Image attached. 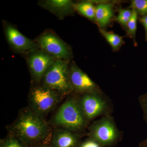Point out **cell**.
<instances>
[{
	"label": "cell",
	"instance_id": "1",
	"mask_svg": "<svg viewBox=\"0 0 147 147\" xmlns=\"http://www.w3.org/2000/svg\"><path fill=\"white\" fill-rule=\"evenodd\" d=\"M7 127L8 134L19 139L28 147L49 140L53 131L50 124L29 107L20 110L16 120Z\"/></svg>",
	"mask_w": 147,
	"mask_h": 147
},
{
	"label": "cell",
	"instance_id": "2",
	"mask_svg": "<svg viewBox=\"0 0 147 147\" xmlns=\"http://www.w3.org/2000/svg\"><path fill=\"white\" fill-rule=\"evenodd\" d=\"M87 120L82 112L78 99L70 98L62 104L50 124L55 127L78 132L86 126Z\"/></svg>",
	"mask_w": 147,
	"mask_h": 147
},
{
	"label": "cell",
	"instance_id": "3",
	"mask_svg": "<svg viewBox=\"0 0 147 147\" xmlns=\"http://www.w3.org/2000/svg\"><path fill=\"white\" fill-rule=\"evenodd\" d=\"M65 96L42 85L32 88L28 96L29 107L44 118L62 100Z\"/></svg>",
	"mask_w": 147,
	"mask_h": 147
},
{
	"label": "cell",
	"instance_id": "4",
	"mask_svg": "<svg viewBox=\"0 0 147 147\" xmlns=\"http://www.w3.org/2000/svg\"><path fill=\"white\" fill-rule=\"evenodd\" d=\"M69 61L56 60L42 77V85L64 96L74 91L69 76Z\"/></svg>",
	"mask_w": 147,
	"mask_h": 147
},
{
	"label": "cell",
	"instance_id": "5",
	"mask_svg": "<svg viewBox=\"0 0 147 147\" xmlns=\"http://www.w3.org/2000/svg\"><path fill=\"white\" fill-rule=\"evenodd\" d=\"M38 44L42 51L56 59L69 60L72 56L70 47L57 35L45 32L38 37Z\"/></svg>",
	"mask_w": 147,
	"mask_h": 147
},
{
	"label": "cell",
	"instance_id": "6",
	"mask_svg": "<svg viewBox=\"0 0 147 147\" xmlns=\"http://www.w3.org/2000/svg\"><path fill=\"white\" fill-rule=\"evenodd\" d=\"M89 130L91 139L102 145L111 144L117 137L115 126L113 121L107 118L94 123Z\"/></svg>",
	"mask_w": 147,
	"mask_h": 147
},
{
	"label": "cell",
	"instance_id": "7",
	"mask_svg": "<svg viewBox=\"0 0 147 147\" xmlns=\"http://www.w3.org/2000/svg\"><path fill=\"white\" fill-rule=\"evenodd\" d=\"M69 76L74 91L84 94L95 92L96 86L94 82L74 62L69 67Z\"/></svg>",
	"mask_w": 147,
	"mask_h": 147
},
{
	"label": "cell",
	"instance_id": "8",
	"mask_svg": "<svg viewBox=\"0 0 147 147\" xmlns=\"http://www.w3.org/2000/svg\"><path fill=\"white\" fill-rule=\"evenodd\" d=\"M56 60L43 51L35 52L30 56L29 66L35 82L39 83L41 81L47 69Z\"/></svg>",
	"mask_w": 147,
	"mask_h": 147
},
{
	"label": "cell",
	"instance_id": "9",
	"mask_svg": "<svg viewBox=\"0 0 147 147\" xmlns=\"http://www.w3.org/2000/svg\"><path fill=\"white\" fill-rule=\"evenodd\" d=\"M4 26L7 39L14 50L21 53H28L36 50V44L21 34L16 28L9 24Z\"/></svg>",
	"mask_w": 147,
	"mask_h": 147
},
{
	"label": "cell",
	"instance_id": "10",
	"mask_svg": "<svg viewBox=\"0 0 147 147\" xmlns=\"http://www.w3.org/2000/svg\"><path fill=\"white\" fill-rule=\"evenodd\" d=\"M78 100L87 120L100 115L105 110L106 105L105 101L95 93L84 94Z\"/></svg>",
	"mask_w": 147,
	"mask_h": 147
},
{
	"label": "cell",
	"instance_id": "11",
	"mask_svg": "<svg viewBox=\"0 0 147 147\" xmlns=\"http://www.w3.org/2000/svg\"><path fill=\"white\" fill-rule=\"evenodd\" d=\"M77 132L60 127L52 131L50 144L52 147H78L80 146V135Z\"/></svg>",
	"mask_w": 147,
	"mask_h": 147
},
{
	"label": "cell",
	"instance_id": "12",
	"mask_svg": "<svg viewBox=\"0 0 147 147\" xmlns=\"http://www.w3.org/2000/svg\"><path fill=\"white\" fill-rule=\"evenodd\" d=\"M39 5L54 13L61 19L73 13L74 9H75L73 2L69 0L41 1Z\"/></svg>",
	"mask_w": 147,
	"mask_h": 147
},
{
	"label": "cell",
	"instance_id": "13",
	"mask_svg": "<svg viewBox=\"0 0 147 147\" xmlns=\"http://www.w3.org/2000/svg\"><path fill=\"white\" fill-rule=\"evenodd\" d=\"M113 13V5L110 3H100L96 6L95 18L100 29H104L110 24Z\"/></svg>",
	"mask_w": 147,
	"mask_h": 147
},
{
	"label": "cell",
	"instance_id": "14",
	"mask_svg": "<svg viewBox=\"0 0 147 147\" xmlns=\"http://www.w3.org/2000/svg\"><path fill=\"white\" fill-rule=\"evenodd\" d=\"M100 31L114 51L119 50L123 45L124 41L122 37L113 32L106 31L104 29H100Z\"/></svg>",
	"mask_w": 147,
	"mask_h": 147
},
{
	"label": "cell",
	"instance_id": "15",
	"mask_svg": "<svg viewBox=\"0 0 147 147\" xmlns=\"http://www.w3.org/2000/svg\"><path fill=\"white\" fill-rule=\"evenodd\" d=\"M74 8L83 16L95 21V6L90 2H84L74 5Z\"/></svg>",
	"mask_w": 147,
	"mask_h": 147
},
{
	"label": "cell",
	"instance_id": "16",
	"mask_svg": "<svg viewBox=\"0 0 147 147\" xmlns=\"http://www.w3.org/2000/svg\"><path fill=\"white\" fill-rule=\"evenodd\" d=\"M0 147H28L16 137L8 134L7 137L1 140Z\"/></svg>",
	"mask_w": 147,
	"mask_h": 147
},
{
	"label": "cell",
	"instance_id": "17",
	"mask_svg": "<svg viewBox=\"0 0 147 147\" xmlns=\"http://www.w3.org/2000/svg\"><path fill=\"white\" fill-rule=\"evenodd\" d=\"M131 7L138 15H147V0H133L131 2Z\"/></svg>",
	"mask_w": 147,
	"mask_h": 147
},
{
	"label": "cell",
	"instance_id": "18",
	"mask_svg": "<svg viewBox=\"0 0 147 147\" xmlns=\"http://www.w3.org/2000/svg\"><path fill=\"white\" fill-rule=\"evenodd\" d=\"M131 18L129 21L126 26L127 30L129 35L130 37L135 39L137 29V19L138 15L137 12L134 10Z\"/></svg>",
	"mask_w": 147,
	"mask_h": 147
},
{
	"label": "cell",
	"instance_id": "19",
	"mask_svg": "<svg viewBox=\"0 0 147 147\" xmlns=\"http://www.w3.org/2000/svg\"><path fill=\"white\" fill-rule=\"evenodd\" d=\"M132 13V10L120 9L119 10L118 14L116 17V21L123 26L126 27L127 23L131 18Z\"/></svg>",
	"mask_w": 147,
	"mask_h": 147
},
{
	"label": "cell",
	"instance_id": "20",
	"mask_svg": "<svg viewBox=\"0 0 147 147\" xmlns=\"http://www.w3.org/2000/svg\"><path fill=\"white\" fill-rule=\"evenodd\" d=\"M139 101L144 113L145 120L147 123V93L141 96L139 98Z\"/></svg>",
	"mask_w": 147,
	"mask_h": 147
},
{
	"label": "cell",
	"instance_id": "21",
	"mask_svg": "<svg viewBox=\"0 0 147 147\" xmlns=\"http://www.w3.org/2000/svg\"><path fill=\"white\" fill-rule=\"evenodd\" d=\"M80 147H100V145L97 142L90 139L82 143Z\"/></svg>",
	"mask_w": 147,
	"mask_h": 147
},
{
	"label": "cell",
	"instance_id": "22",
	"mask_svg": "<svg viewBox=\"0 0 147 147\" xmlns=\"http://www.w3.org/2000/svg\"><path fill=\"white\" fill-rule=\"evenodd\" d=\"M140 21L144 28L145 38L146 41H147V15L141 17L140 18Z\"/></svg>",
	"mask_w": 147,
	"mask_h": 147
},
{
	"label": "cell",
	"instance_id": "23",
	"mask_svg": "<svg viewBox=\"0 0 147 147\" xmlns=\"http://www.w3.org/2000/svg\"><path fill=\"white\" fill-rule=\"evenodd\" d=\"M50 139L49 140H47V141L42 142L41 144L36 145L33 147H52L50 144Z\"/></svg>",
	"mask_w": 147,
	"mask_h": 147
},
{
	"label": "cell",
	"instance_id": "24",
	"mask_svg": "<svg viewBox=\"0 0 147 147\" xmlns=\"http://www.w3.org/2000/svg\"><path fill=\"white\" fill-rule=\"evenodd\" d=\"M142 147H147V139L142 143Z\"/></svg>",
	"mask_w": 147,
	"mask_h": 147
}]
</instances>
